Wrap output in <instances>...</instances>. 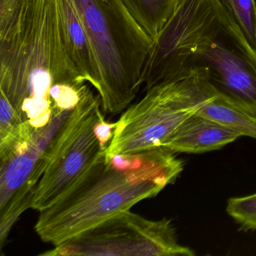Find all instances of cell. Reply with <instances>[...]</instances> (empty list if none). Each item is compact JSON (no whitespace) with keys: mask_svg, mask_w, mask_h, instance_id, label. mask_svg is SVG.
<instances>
[{"mask_svg":"<svg viewBox=\"0 0 256 256\" xmlns=\"http://www.w3.org/2000/svg\"><path fill=\"white\" fill-rule=\"evenodd\" d=\"M194 76L256 115V50L218 0H181L154 40L142 84L146 90Z\"/></svg>","mask_w":256,"mask_h":256,"instance_id":"obj_1","label":"cell"},{"mask_svg":"<svg viewBox=\"0 0 256 256\" xmlns=\"http://www.w3.org/2000/svg\"><path fill=\"white\" fill-rule=\"evenodd\" d=\"M184 168V162L164 148L122 155L104 151L68 192L40 212L36 232L43 242L60 245L156 197Z\"/></svg>","mask_w":256,"mask_h":256,"instance_id":"obj_2","label":"cell"},{"mask_svg":"<svg viewBox=\"0 0 256 256\" xmlns=\"http://www.w3.org/2000/svg\"><path fill=\"white\" fill-rule=\"evenodd\" d=\"M100 66L103 112L116 114L136 98L154 40L122 0H72Z\"/></svg>","mask_w":256,"mask_h":256,"instance_id":"obj_3","label":"cell"},{"mask_svg":"<svg viewBox=\"0 0 256 256\" xmlns=\"http://www.w3.org/2000/svg\"><path fill=\"white\" fill-rule=\"evenodd\" d=\"M218 95L200 76L156 85L126 109L114 128L107 156L162 148L178 127Z\"/></svg>","mask_w":256,"mask_h":256,"instance_id":"obj_4","label":"cell"},{"mask_svg":"<svg viewBox=\"0 0 256 256\" xmlns=\"http://www.w3.org/2000/svg\"><path fill=\"white\" fill-rule=\"evenodd\" d=\"M102 110L100 95L92 92L67 118L46 154L30 208L40 212L56 203L106 151L112 140L100 128Z\"/></svg>","mask_w":256,"mask_h":256,"instance_id":"obj_5","label":"cell"},{"mask_svg":"<svg viewBox=\"0 0 256 256\" xmlns=\"http://www.w3.org/2000/svg\"><path fill=\"white\" fill-rule=\"evenodd\" d=\"M178 242L170 220H151L131 210L40 254L42 256H194Z\"/></svg>","mask_w":256,"mask_h":256,"instance_id":"obj_6","label":"cell"},{"mask_svg":"<svg viewBox=\"0 0 256 256\" xmlns=\"http://www.w3.org/2000/svg\"><path fill=\"white\" fill-rule=\"evenodd\" d=\"M56 115L46 126L34 132L6 160L0 161V246L4 248L14 223L31 206L34 188L42 176L46 154L66 120Z\"/></svg>","mask_w":256,"mask_h":256,"instance_id":"obj_7","label":"cell"},{"mask_svg":"<svg viewBox=\"0 0 256 256\" xmlns=\"http://www.w3.org/2000/svg\"><path fill=\"white\" fill-rule=\"evenodd\" d=\"M240 137L227 126L196 113L178 127L162 148L174 154H203L221 149Z\"/></svg>","mask_w":256,"mask_h":256,"instance_id":"obj_8","label":"cell"},{"mask_svg":"<svg viewBox=\"0 0 256 256\" xmlns=\"http://www.w3.org/2000/svg\"><path fill=\"white\" fill-rule=\"evenodd\" d=\"M60 22L67 50L85 80L100 92L102 76L94 48L72 0H58Z\"/></svg>","mask_w":256,"mask_h":256,"instance_id":"obj_9","label":"cell"},{"mask_svg":"<svg viewBox=\"0 0 256 256\" xmlns=\"http://www.w3.org/2000/svg\"><path fill=\"white\" fill-rule=\"evenodd\" d=\"M138 23L155 40L178 10L181 0H122Z\"/></svg>","mask_w":256,"mask_h":256,"instance_id":"obj_10","label":"cell"},{"mask_svg":"<svg viewBox=\"0 0 256 256\" xmlns=\"http://www.w3.org/2000/svg\"><path fill=\"white\" fill-rule=\"evenodd\" d=\"M197 114L227 126L241 136L256 139V115L242 110L220 96L205 103Z\"/></svg>","mask_w":256,"mask_h":256,"instance_id":"obj_11","label":"cell"},{"mask_svg":"<svg viewBox=\"0 0 256 256\" xmlns=\"http://www.w3.org/2000/svg\"><path fill=\"white\" fill-rule=\"evenodd\" d=\"M34 131L4 94H0V161L8 158Z\"/></svg>","mask_w":256,"mask_h":256,"instance_id":"obj_12","label":"cell"},{"mask_svg":"<svg viewBox=\"0 0 256 256\" xmlns=\"http://www.w3.org/2000/svg\"><path fill=\"white\" fill-rule=\"evenodd\" d=\"M246 40L256 50V0H218Z\"/></svg>","mask_w":256,"mask_h":256,"instance_id":"obj_13","label":"cell"},{"mask_svg":"<svg viewBox=\"0 0 256 256\" xmlns=\"http://www.w3.org/2000/svg\"><path fill=\"white\" fill-rule=\"evenodd\" d=\"M226 211L240 226V230H256V193L244 197L230 198Z\"/></svg>","mask_w":256,"mask_h":256,"instance_id":"obj_14","label":"cell"}]
</instances>
